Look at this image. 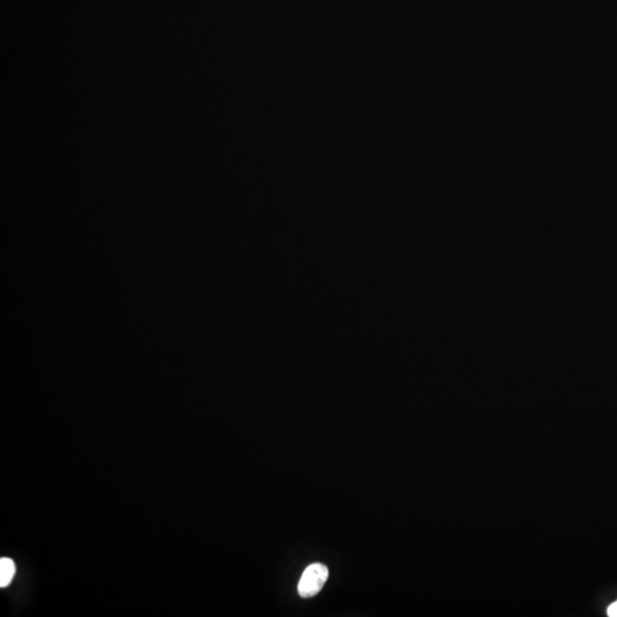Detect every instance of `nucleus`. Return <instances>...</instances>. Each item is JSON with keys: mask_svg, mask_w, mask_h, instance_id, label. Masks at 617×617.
<instances>
[{"mask_svg": "<svg viewBox=\"0 0 617 617\" xmlns=\"http://www.w3.org/2000/svg\"><path fill=\"white\" fill-rule=\"evenodd\" d=\"M329 568L326 567L325 565L315 562L308 566L306 571H303L297 585L300 596L302 598L317 596L329 580Z\"/></svg>", "mask_w": 617, "mask_h": 617, "instance_id": "1", "label": "nucleus"}, {"mask_svg": "<svg viewBox=\"0 0 617 617\" xmlns=\"http://www.w3.org/2000/svg\"><path fill=\"white\" fill-rule=\"evenodd\" d=\"M17 567L13 560L8 558L0 559V587H5L13 580Z\"/></svg>", "mask_w": 617, "mask_h": 617, "instance_id": "2", "label": "nucleus"}, {"mask_svg": "<svg viewBox=\"0 0 617 617\" xmlns=\"http://www.w3.org/2000/svg\"><path fill=\"white\" fill-rule=\"evenodd\" d=\"M607 615L609 617H617V600L609 605L607 608Z\"/></svg>", "mask_w": 617, "mask_h": 617, "instance_id": "3", "label": "nucleus"}]
</instances>
